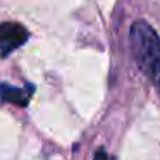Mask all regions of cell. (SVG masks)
<instances>
[{
  "label": "cell",
  "instance_id": "7a4b0ae2",
  "mask_svg": "<svg viewBox=\"0 0 160 160\" xmlns=\"http://www.w3.org/2000/svg\"><path fill=\"white\" fill-rule=\"evenodd\" d=\"M28 29L19 22H0V50L2 55L14 52L16 48H19L21 45H24L28 42Z\"/></svg>",
  "mask_w": 160,
  "mask_h": 160
},
{
  "label": "cell",
  "instance_id": "3957f363",
  "mask_svg": "<svg viewBox=\"0 0 160 160\" xmlns=\"http://www.w3.org/2000/svg\"><path fill=\"white\" fill-rule=\"evenodd\" d=\"M35 88L31 84H28L26 88H19V86H12V84L2 83L0 84V98L7 103H14L18 107H26L29 103L33 97Z\"/></svg>",
  "mask_w": 160,
  "mask_h": 160
},
{
  "label": "cell",
  "instance_id": "6da1fadb",
  "mask_svg": "<svg viewBox=\"0 0 160 160\" xmlns=\"http://www.w3.org/2000/svg\"><path fill=\"white\" fill-rule=\"evenodd\" d=\"M129 45L139 71L160 91V36L146 21H134L129 29Z\"/></svg>",
  "mask_w": 160,
  "mask_h": 160
},
{
  "label": "cell",
  "instance_id": "277c9868",
  "mask_svg": "<svg viewBox=\"0 0 160 160\" xmlns=\"http://www.w3.org/2000/svg\"><path fill=\"white\" fill-rule=\"evenodd\" d=\"M93 160H108V155L103 152V150H98V152L95 153V158Z\"/></svg>",
  "mask_w": 160,
  "mask_h": 160
}]
</instances>
